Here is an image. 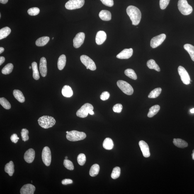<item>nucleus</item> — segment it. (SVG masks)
<instances>
[{"label": "nucleus", "mask_w": 194, "mask_h": 194, "mask_svg": "<svg viewBox=\"0 0 194 194\" xmlns=\"http://www.w3.org/2000/svg\"><path fill=\"white\" fill-rule=\"evenodd\" d=\"M127 14L132 22L133 25H137L140 23L141 18V12L137 7L130 6L127 8Z\"/></svg>", "instance_id": "nucleus-1"}, {"label": "nucleus", "mask_w": 194, "mask_h": 194, "mask_svg": "<svg viewBox=\"0 0 194 194\" xmlns=\"http://www.w3.org/2000/svg\"><path fill=\"white\" fill-rule=\"evenodd\" d=\"M38 122L39 125L44 129L52 127L56 123V120L53 117L47 115H44L40 117Z\"/></svg>", "instance_id": "nucleus-2"}, {"label": "nucleus", "mask_w": 194, "mask_h": 194, "mask_svg": "<svg viewBox=\"0 0 194 194\" xmlns=\"http://www.w3.org/2000/svg\"><path fill=\"white\" fill-rule=\"evenodd\" d=\"M178 6L179 10L183 15H189L193 11V8L188 4L187 0H179Z\"/></svg>", "instance_id": "nucleus-3"}, {"label": "nucleus", "mask_w": 194, "mask_h": 194, "mask_svg": "<svg viewBox=\"0 0 194 194\" xmlns=\"http://www.w3.org/2000/svg\"><path fill=\"white\" fill-rule=\"evenodd\" d=\"M86 137V134L84 132L75 130L69 132L66 135V138L68 140L74 142L83 140Z\"/></svg>", "instance_id": "nucleus-4"}, {"label": "nucleus", "mask_w": 194, "mask_h": 194, "mask_svg": "<svg viewBox=\"0 0 194 194\" xmlns=\"http://www.w3.org/2000/svg\"><path fill=\"white\" fill-rule=\"evenodd\" d=\"M117 85L119 88L125 94L131 95L133 93L134 90L132 86L128 83L123 80L117 81Z\"/></svg>", "instance_id": "nucleus-5"}, {"label": "nucleus", "mask_w": 194, "mask_h": 194, "mask_svg": "<svg viewBox=\"0 0 194 194\" xmlns=\"http://www.w3.org/2000/svg\"><path fill=\"white\" fill-rule=\"evenodd\" d=\"M93 107L89 103L85 104L78 110L76 115L80 118H84L88 116L90 110H93Z\"/></svg>", "instance_id": "nucleus-6"}, {"label": "nucleus", "mask_w": 194, "mask_h": 194, "mask_svg": "<svg viewBox=\"0 0 194 194\" xmlns=\"http://www.w3.org/2000/svg\"><path fill=\"white\" fill-rule=\"evenodd\" d=\"M85 4V0H69L66 3L65 7L69 10H74L82 7Z\"/></svg>", "instance_id": "nucleus-7"}, {"label": "nucleus", "mask_w": 194, "mask_h": 194, "mask_svg": "<svg viewBox=\"0 0 194 194\" xmlns=\"http://www.w3.org/2000/svg\"><path fill=\"white\" fill-rule=\"evenodd\" d=\"M80 60L82 63L90 70L95 71L96 69V64L92 59L88 56L82 55L81 56Z\"/></svg>", "instance_id": "nucleus-8"}, {"label": "nucleus", "mask_w": 194, "mask_h": 194, "mask_svg": "<svg viewBox=\"0 0 194 194\" xmlns=\"http://www.w3.org/2000/svg\"><path fill=\"white\" fill-rule=\"evenodd\" d=\"M178 72L184 84L186 85L190 84V76L184 68L182 66H179L178 68Z\"/></svg>", "instance_id": "nucleus-9"}, {"label": "nucleus", "mask_w": 194, "mask_h": 194, "mask_svg": "<svg viewBox=\"0 0 194 194\" xmlns=\"http://www.w3.org/2000/svg\"><path fill=\"white\" fill-rule=\"evenodd\" d=\"M42 161L46 166H50L51 162V153L50 148L47 146L44 148L42 153Z\"/></svg>", "instance_id": "nucleus-10"}, {"label": "nucleus", "mask_w": 194, "mask_h": 194, "mask_svg": "<svg viewBox=\"0 0 194 194\" xmlns=\"http://www.w3.org/2000/svg\"><path fill=\"white\" fill-rule=\"evenodd\" d=\"M166 35L165 34H163L155 36L151 40L150 46L152 48H155L161 45L166 39Z\"/></svg>", "instance_id": "nucleus-11"}, {"label": "nucleus", "mask_w": 194, "mask_h": 194, "mask_svg": "<svg viewBox=\"0 0 194 194\" xmlns=\"http://www.w3.org/2000/svg\"><path fill=\"white\" fill-rule=\"evenodd\" d=\"M85 37V33L82 32H79L76 35L73 40L74 46L75 48H78L81 46L84 42Z\"/></svg>", "instance_id": "nucleus-12"}, {"label": "nucleus", "mask_w": 194, "mask_h": 194, "mask_svg": "<svg viewBox=\"0 0 194 194\" xmlns=\"http://www.w3.org/2000/svg\"><path fill=\"white\" fill-rule=\"evenodd\" d=\"M133 53V50L132 48L124 49L118 54L117 58L120 59H128L132 57Z\"/></svg>", "instance_id": "nucleus-13"}, {"label": "nucleus", "mask_w": 194, "mask_h": 194, "mask_svg": "<svg viewBox=\"0 0 194 194\" xmlns=\"http://www.w3.org/2000/svg\"><path fill=\"white\" fill-rule=\"evenodd\" d=\"M139 144L144 157L145 158L150 157V152L149 146L144 141H141L139 142Z\"/></svg>", "instance_id": "nucleus-14"}, {"label": "nucleus", "mask_w": 194, "mask_h": 194, "mask_svg": "<svg viewBox=\"0 0 194 194\" xmlns=\"http://www.w3.org/2000/svg\"><path fill=\"white\" fill-rule=\"evenodd\" d=\"M35 190V187L30 184L24 185L20 190L21 194H34Z\"/></svg>", "instance_id": "nucleus-15"}, {"label": "nucleus", "mask_w": 194, "mask_h": 194, "mask_svg": "<svg viewBox=\"0 0 194 194\" xmlns=\"http://www.w3.org/2000/svg\"><path fill=\"white\" fill-rule=\"evenodd\" d=\"M39 69L42 76L45 77L47 75V60L45 57H42L40 59Z\"/></svg>", "instance_id": "nucleus-16"}, {"label": "nucleus", "mask_w": 194, "mask_h": 194, "mask_svg": "<svg viewBox=\"0 0 194 194\" xmlns=\"http://www.w3.org/2000/svg\"><path fill=\"white\" fill-rule=\"evenodd\" d=\"M35 158V151L33 149H30L25 152L24 159L27 163H31L33 161Z\"/></svg>", "instance_id": "nucleus-17"}, {"label": "nucleus", "mask_w": 194, "mask_h": 194, "mask_svg": "<svg viewBox=\"0 0 194 194\" xmlns=\"http://www.w3.org/2000/svg\"><path fill=\"white\" fill-rule=\"evenodd\" d=\"M106 39V34L105 32L100 31L97 32L96 36V43L98 45H101L104 42Z\"/></svg>", "instance_id": "nucleus-18"}, {"label": "nucleus", "mask_w": 194, "mask_h": 194, "mask_svg": "<svg viewBox=\"0 0 194 194\" xmlns=\"http://www.w3.org/2000/svg\"><path fill=\"white\" fill-rule=\"evenodd\" d=\"M99 16L103 21H109L112 19L111 13L107 10H102L99 13Z\"/></svg>", "instance_id": "nucleus-19"}, {"label": "nucleus", "mask_w": 194, "mask_h": 194, "mask_svg": "<svg viewBox=\"0 0 194 194\" xmlns=\"http://www.w3.org/2000/svg\"><path fill=\"white\" fill-rule=\"evenodd\" d=\"M14 165L12 161H10L5 166L4 170L6 173L8 174L10 176H13L15 172Z\"/></svg>", "instance_id": "nucleus-20"}, {"label": "nucleus", "mask_w": 194, "mask_h": 194, "mask_svg": "<svg viewBox=\"0 0 194 194\" xmlns=\"http://www.w3.org/2000/svg\"><path fill=\"white\" fill-rule=\"evenodd\" d=\"M13 96L15 98L21 103H23L25 101V98L23 93L18 90H15L13 91Z\"/></svg>", "instance_id": "nucleus-21"}, {"label": "nucleus", "mask_w": 194, "mask_h": 194, "mask_svg": "<svg viewBox=\"0 0 194 194\" xmlns=\"http://www.w3.org/2000/svg\"><path fill=\"white\" fill-rule=\"evenodd\" d=\"M62 93L63 96L66 98H70L73 95L72 88L69 86L65 85L63 87Z\"/></svg>", "instance_id": "nucleus-22"}, {"label": "nucleus", "mask_w": 194, "mask_h": 194, "mask_svg": "<svg viewBox=\"0 0 194 194\" xmlns=\"http://www.w3.org/2000/svg\"><path fill=\"white\" fill-rule=\"evenodd\" d=\"M50 40V38L48 36H43L37 39L35 44L37 46L43 47L48 43Z\"/></svg>", "instance_id": "nucleus-23"}, {"label": "nucleus", "mask_w": 194, "mask_h": 194, "mask_svg": "<svg viewBox=\"0 0 194 194\" xmlns=\"http://www.w3.org/2000/svg\"><path fill=\"white\" fill-rule=\"evenodd\" d=\"M66 57L65 55L63 54L59 57L58 60L57 65L58 69L59 70H62L66 66Z\"/></svg>", "instance_id": "nucleus-24"}, {"label": "nucleus", "mask_w": 194, "mask_h": 194, "mask_svg": "<svg viewBox=\"0 0 194 194\" xmlns=\"http://www.w3.org/2000/svg\"><path fill=\"white\" fill-rule=\"evenodd\" d=\"M173 143L175 146L179 148H184L188 146V144L186 141L181 139H174Z\"/></svg>", "instance_id": "nucleus-25"}, {"label": "nucleus", "mask_w": 194, "mask_h": 194, "mask_svg": "<svg viewBox=\"0 0 194 194\" xmlns=\"http://www.w3.org/2000/svg\"><path fill=\"white\" fill-rule=\"evenodd\" d=\"M103 147L107 150H111L114 147V143L112 139L109 138H107L104 141Z\"/></svg>", "instance_id": "nucleus-26"}, {"label": "nucleus", "mask_w": 194, "mask_h": 194, "mask_svg": "<svg viewBox=\"0 0 194 194\" xmlns=\"http://www.w3.org/2000/svg\"><path fill=\"white\" fill-rule=\"evenodd\" d=\"M11 32V29L9 27H6L0 30V40L6 38Z\"/></svg>", "instance_id": "nucleus-27"}, {"label": "nucleus", "mask_w": 194, "mask_h": 194, "mask_svg": "<svg viewBox=\"0 0 194 194\" xmlns=\"http://www.w3.org/2000/svg\"><path fill=\"white\" fill-rule=\"evenodd\" d=\"M160 109V106L159 105H155L151 107L149 109V112L147 115L148 117L151 118V117H154L158 113Z\"/></svg>", "instance_id": "nucleus-28"}, {"label": "nucleus", "mask_w": 194, "mask_h": 194, "mask_svg": "<svg viewBox=\"0 0 194 194\" xmlns=\"http://www.w3.org/2000/svg\"><path fill=\"white\" fill-rule=\"evenodd\" d=\"M147 66L149 69H154L155 70L160 72V69L154 60L150 59L147 61Z\"/></svg>", "instance_id": "nucleus-29"}, {"label": "nucleus", "mask_w": 194, "mask_h": 194, "mask_svg": "<svg viewBox=\"0 0 194 194\" xmlns=\"http://www.w3.org/2000/svg\"><path fill=\"white\" fill-rule=\"evenodd\" d=\"M32 71H33V77L36 80L40 79L39 74L37 67V63L36 62L32 63L31 64Z\"/></svg>", "instance_id": "nucleus-30"}, {"label": "nucleus", "mask_w": 194, "mask_h": 194, "mask_svg": "<svg viewBox=\"0 0 194 194\" xmlns=\"http://www.w3.org/2000/svg\"><path fill=\"white\" fill-rule=\"evenodd\" d=\"M184 48L189 54L192 60L194 62V47L190 44H185Z\"/></svg>", "instance_id": "nucleus-31"}, {"label": "nucleus", "mask_w": 194, "mask_h": 194, "mask_svg": "<svg viewBox=\"0 0 194 194\" xmlns=\"http://www.w3.org/2000/svg\"><path fill=\"white\" fill-rule=\"evenodd\" d=\"M100 171V166L98 164L93 165L90 168V175L91 176L94 177L98 175Z\"/></svg>", "instance_id": "nucleus-32"}, {"label": "nucleus", "mask_w": 194, "mask_h": 194, "mask_svg": "<svg viewBox=\"0 0 194 194\" xmlns=\"http://www.w3.org/2000/svg\"><path fill=\"white\" fill-rule=\"evenodd\" d=\"M162 89L161 88H157L151 91L148 95L149 98H155L159 96L161 92Z\"/></svg>", "instance_id": "nucleus-33"}, {"label": "nucleus", "mask_w": 194, "mask_h": 194, "mask_svg": "<svg viewBox=\"0 0 194 194\" xmlns=\"http://www.w3.org/2000/svg\"><path fill=\"white\" fill-rule=\"evenodd\" d=\"M13 69V64L12 63H8L1 70V73L4 74H8L12 72Z\"/></svg>", "instance_id": "nucleus-34"}, {"label": "nucleus", "mask_w": 194, "mask_h": 194, "mask_svg": "<svg viewBox=\"0 0 194 194\" xmlns=\"http://www.w3.org/2000/svg\"><path fill=\"white\" fill-rule=\"evenodd\" d=\"M125 74L126 76L128 77L133 79L136 80L137 76L133 69H127L125 71Z\"/></svg>", "instance_id": "nucleus-35"}, {"label": "nucleus", "mask_w": 194, "mask_h": 194, "mask_svg": "<svg viewBox=\"0 0 194 194\" xmlns=\"http://www.w3.org/2000/svg\"><path fill=\"white\" fill-rule=\"evenodd\" d=\"M120 168L119 167H115L114 168L111 174V177L115 179L120 177Z\"/></svg>", "instance_id": "nucleus-36"}, {"label": "nucleus", "mask_w": 194, "mask_h": 194, "mask_svg": "<svg viewBox=\"0 0 194 194\" xmlns=\"http://www.w3.org/2000/svg\"><path fill=\"white\" fill-rule=\"evenodd\" d=\"M0 104L6 109H9L11 108V105L9 102L4 98H0Z\"/></svg>", "instance_id": "nucleus-37"}, {"label": "nucleus", "mask_w": 194, "mask_h": 194, "mask_svg": "<svg viewBox=\"0 0 194 194\" xmlns=\"http://www.w3.org/2000/svg\"><path fill=\"white\" fill-rule=\"evenodd\" d=\"M77 160L78 163L80 166H83L86 161L85 155L83 154H79L78 156Z\"/></svg>", "instance_id": "nucleus-38"}, {"label": "nucleus", "mask_w": 194, "mask_h": 194, "mask_svg": "<svg viewBox=\"0 0 194 194\" xmlns=\"http://www.w3.org/2000/svg\"><path fill=\"white\" fill-rule=\"evenodd\" d=\"M63 164L65 167L67 168L68 170L72 171V170L74 169V167L73 163L72 161L69 160H64Z\"/></svg>", "instance_id": "nucleus-39"}, {"label": "nucleus", "mask_w": 194, "mask_h": 194, "mask_svg": "<svg viewBox=\"0 0 194 194\" xmlns=\"http://www.w3.org/2000/svg\"><path fill=\"white\" fill-rule=\"evenodd\" d=\"M40 12V9L37 7H33L30 8L28 11V13L30 16H35L38 15Z\"/></svg>", "instance_id": "nucleus-40"}, {"label": "nucleus", "mask_w": 194, "mask_h": 194, "mask_svg": "<svg viewBox=\"0 0 194 194\" xmlns=\"http://www.w3.org/2000/svg\"><path fill=\"white\" fill-rule=\"evenodd\" d=\"M29 133L28 131L26 129L23 128L22 129L21 132V135L22 139L24 141H26L28 140L29 137L28 134Z\"/></svg>", "instance_id": "nucleus-41"}, {"label": "nucleus", "mask_w": 194, "mask_h": 194, "mask_svg": "<svg viewBox=\"0 0 194 194\" xmlns=\"http://www.w3.org/2000/svg\"><path fill=\"white\" fill-rule=\"evenodd\" d=\"M170 0H160V6L161 9H164L169 4Z\"/></svg>", "instance_id": "nucleus-42"}, {"label": "nucleus", "mask_w": 194, "mask_h": 194, "mask_svg": "<svg viewBox=\"0 0 194 194\" xmlns=\"http://www.w3.org/2000/svg\"><path fill=\"white\" fill-rule=\"evenodd\" d=\"M123 109L122 105L120 104H117L113 107V111L115 113H120L122 112Z\"/></svg>", "instance_id": "nucleus-43"}, {"label": "nucleus", "mask_w": 194, "mask_h": 194, "mask_svg": "<svg viewBox=\"0 0 194 194\" xmlns=\"http://www.w3.org/2000/svg\"><path fill=\"white\" fill-rule=\"evenodd\" d=\"M110 96V93L107 91L104 92L100 96V99L103 101H105L109 99Z\"/></svg>", "instance_id": "nucleus-44"}, {"label": "nucleus", "mask_w": 194, "mask_h": 194, "mask_svg": "<svg viewBox=\"0 0 194 194\" xmlns=\"http://www.w3.org/2000/svg\"><path fill=\"white\" fill-rule=\"evenodd\" d=\"M102 3L105 6L111 7L114 5L113 0H100Z\"/></svg>", "instance_id": "nucleus-45"}, {"label": "nucleus", "mask_w": 194, "mask_h": 194, "mask_svg": "<svg viewBox=\"0 0 194 194\" xmlns=\"http://www.w3.org/2000/svg\"><path fill=\"white\" fill-rule=\"evenodd\" d=\"M10 139H11L12 142L16 144L18 142V139H19V138L18 137V136L16 134H13L11 136Z\"/></svg>", "instance_id": "nucleus-46"}, {"label": "nucleus", "mask_w": 194, "mask_h": 194, "mask_svg": "<svg viewBox=\"0 0 194 194\" xmlns=\"http://www.w3.org/2000/svg\"><path fill=\"white\" fill-rule=\"evenodd\" d=\"M62 183L63 185H66L69 184H71L73 183V181L71 179H64L62 181Z\"/></svg>", "instance_id": "nucleus-47"}, {"label": "nucleus", "mask_w": 194, "mask_h": 194, "mask_svg": "<svg viewBox=\"0 0 194 194\" xmlns=\"http://www.w3.org/2000/svg\"><path fill=\"white\" fill-rule=\"evenodd\" d=\"M5 58L4 57H0V65H1L3 63L5 62Z\"/></svg>", "instance_id": "nucleus-48"}, {"label": "nucleus", "mask_w": 194, "mask_h": 194, "mask_svg": "<svg viewBox=\"0 0 194 194\" xmlns=\"http://www.w3.org/2000/svg\"><path fill=\"white\" fill-rule=\"evenodd\" d=\"M8 0H0V2L3 4H5L8 2Z\"/></svg>", "instance_id": "nucleus-49"}, {"label": "nucleus", "mask_w": 194, "mask_h": 194, "mask_svg": "<svg viewBox=\"0 0 194 194\" xmlns=\"http://www.w3.org/2000/svg\"><path fill=\"white\" fill-rule=\"evenodd\" d=\"M4 49L3 47H0V54H1L4 52Z\"/></svg>", "instance_id": "nucleus-50"}, {"label": "nucleus", "mask_w": 194, "mask_h": 194, "mask_svg": "<svg viewBox=\"0 0 194 194\" xmlns=\"http://www.w3.org/2000/svg\"><path fill=\"white\" fill-rule=\"evenodd\" d=\"M89 114L90 115H94V112H93V110H90L89 112Z\"/></svg>", "instance_id": "nucleus-51"}, {"label": "nucleus", "mask_w": 194, "mask_h": 194, "mask_svg": "<svg viewBox=\"0 0 194 194\" xmlns=\"http://www.w3.org/2000/svg\"><path fill=\"white\" fill-rule=\"evenodd\" d=\"M190 113H194V108L190 110Z\"/></svg>", "instance_id": "nucleus-52"}, {"label": "nucleus", "mask_w": 194, "mask_h": 194, "mask_svg": "<svg viewBox=\"0 0 194 194\" xmlns=\"http://www.w3.org/2000/svg\"><path fill=\"white\" fill-rule=\"evenodd\" d=\"M192 159L194 160V149L193 151V153H192Z\"/></svg>", "instance_id": "nucleus-53"}, {"label": "nucleus", "mask_w": 194, "mask_h": 194, "mask_svg": "<svg viewBox=\"0 0 194 194\" xmlns=\"http://www.w3.org/2000/svg\"><path fill=\"white\" fill-rule=\"evenodd\" d=\"M68 159V157H67V156H66V157H65V159Z\"/></svg>", "instance_id": "nucleus-54"}, {"label": "nucleus", "mask_w": 194, "mask_h": 194, "mask_svg": "<svg viewBox=\"0 0 194 194\" xmlns=\"http://www.w3.org/2000/svg\"><path fill=\"white\" fill-rule=\"evenodd\" d=\"M31 68H32V67H31V66H30V67H29V69H31Z\"/></svg>", "instance_id": "nucleus-55"}, {"label": "nucleus", "mask_w": 194, "mask_h": 194, "mask_svg": "<svg viewBox=\"0 0 194 194\" xmlns=\"http://www.w3.org/2000/svg\"><path fill=\"white\" fill-rule=\"evenodd\" d=\"M69 131H67L66 132V133H67H67H69Z\"/></svg>", "instance_id": "nucleus-56"}, {"label": "nucleus", "mask_w": 194, "mask_h": 194, "mask_svg": "<svg viewBox=\"0 0 194 194\" xmlns=\"http://www.w3.org/2000/svg\"><path fill=\"white\" fill-rule=\"evenodd\" d=\"M54 39V37H53L52 39Z\"/></svg>", "instance_id": "nucleus-57"}]
</instances>
